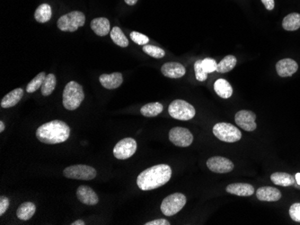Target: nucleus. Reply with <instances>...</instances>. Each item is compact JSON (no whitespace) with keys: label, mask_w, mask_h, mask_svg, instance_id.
Listing matches in <instances>:
<instances>
[{"label":"nucleus","mask_w":300,"mask_h":225,"mask_svg":"<svg viewBox=\"0 0 300 225\" xmlns=\"http://www.w3.org/2000/svg\"><path fill=\"white\" fill-rule=\"evenodd\" d=\"M171 177V167L168 164H158L143 171L138 176L137 184L144 191L156 190L166 184Z\"/></svg>","instance_id":"obj_1"},{"label":"nucleus","mask_w":300,"mask_h":225,"mask_svg":"<svg viewBox=\"0 0 300 225\" xmlns=\"http://www.w3.org/2000/svg\"><path fill=\"white\" fill-rule=\"evenodd\" d=\"M70 136V128L62 120H52L42 125L36 131V137L42 143L56 145L66 141Z\"/></svg>","instance_id":"obj_2"},{"label":"nucleus","mask_w":300,"mask_h":225,"mask_svg":"<svg viewBox=\"0 0 300 225\" xmlns=\"http://www.w3.org/2000/svg\"><path fill=\"white\" fill-rule=\"evenodd\" d=\"M84 93L83 87L75 81L66 84L62 94L63 106L68 111H75L84 101Z\"/></svg>","instance_id":"obj_3"},{"label":"nucleus","mask_w":300,"mask_h":225,"mask_svg":"<svg viewBox=\"0 0 300 225\" xmlns=\"http://www.w3.org/2000/svg\"><path fill=\"white\" fill-rule=\"evenodd\" d=\"M86 16L84 13L80 11H72L70 13L62 15L58 20V29L62 31H76L80 27L84 26Z\"/></svg>","instance_id":"obj_4"},{"label":"nucleus","mask_w":300,"mask_h":225,"mask_svg":"<svg viewBox=\"0 0 300 225\" xmlns=\"http://www.w3.org/2000/svg\"><path fill=\"white\" fill-rule=\"evenodd\" d=\"M213 134L216 138L226 143H236L242 137L241 131L236 126L230 123H216L213 128Z\"/></svg>","instance_id":"obj_5"},{"label":"nucleus","mask_w":300,"mask_h":225,"mask_svg":"<svg viewBox=\"0 0 300 225\" xmlns=\"http://www.w3.org/2000/svg\"><path fill=\"white\" fill-rule=\"evenodd\" d=\"M168 112L174 119L190 120L196 114L194 107L184 100H174L168 108Z\"/></svg>","instance_id":"obj_6"},{"label":"nucleus","mask_w":300,"mask_h":225,"mask_svg":"<svg viewBox=\"0 0 300 225\" xmlns=\"http://www.w3.org/2000/svg\"><path fill=\"white\" fill-rule=\"evenodd\" d=\"M186 197L182 193H174L164 199L161 211L166 217H172L180 212L186 206Z\"/></svg>","instance_id":"obj_7"},{"label":"nucleus","mask_w":300,"mask_h":225,"mask_svg":"<svg viewBox=\"0 0 300 225\" xmlns=\"http://www.w3.org/2000/svg\"><path fill=\"white\" fill-rule=\"evenodd\" d=\"M64 176L68 179L72 180H80V181H91L94 180L98 172L96 169L92 166L84 165V164H78V165H72L70 167H66L63 172Z\"/></svg>","instance_id":"obj_8"},{"label":"nucleus","mask_w":300,"mask_h":225,"mask_svg":"<svg viewBox=\"0 0 300 225\" xmlns=\"http://www.w3.org/2000/svg\"><path fill=\"white\" fill-rule=\"evenodd\" d=\"M136 151L137 142L132 137H127L117 143L114 148V155L116 159L126 160L130 158Z\"/></svg>","instance_id":"obj_9"},{"label":"nucleus","mask_w":300,"mask_h":225,"mask_svg":"<svg viewBox=\"0 0 300 225\" xmlns=\"http://www.w3.org/2000/svg\"><path fill=\"white\" fill-rule=\"evenodd\" d=\"M169 139L174 146L188 147L194 142V136L189 129L176 127L169 131Z\"/></svg>","instance_id":"obj_10"},{"label":"nucleus","mask_w":300,"mask_h":225,"mask_svg":"<svg viewBox=\"0 0 300 225\" xmlns=\"http://www.w3.org/2000/svg\"><path fill=\"white\" fill-rule=\"evenodd\" d=\"M236 123L238 124L240 128L246 131H254L257 128L256 125V115L251 111H240L234 116Z\"/></svg>","instance_id":"obj_11"},{"label":"nucleus","mask_w":300,"mask_h":225,"mask_svg":"<svg viewBox=\"0 0 300 225\" xmlns=\"http://www.w3.org/2000/svg\"><path fill=\"white\" fill-rule=\"evenodd\" d=\"M208 168L215 173H228L234 169V164L228 158L222 156H214L207 161Z\"/></svg>","instance_id":"obj_12"},{"label":"nucleus","mask_w":300,"mask_h":225,"mask_svg":"<svg viewBox=\"0 0 300 225\" xmlns=\"http://www.w3.org/2000/svg\"><path fill=\"white\" fill-rule=\"evenodd\" d=\"M161 72L168 78H181L186 75V69L184 66L177 62H168L161 67Z\"/></svg>","instance_id":"obj_13"},{"label":"nucleus","mask_w":300,"mask_h":225,"mask_svg":"<svg viewBox=\"0 0 300 225\" xmlns=\"http://www.w3.org/2000/svg\"><path fill=\"white\" fill-rule=\"evenodd\" d=\"M298 69V65L292 58H284L276 64V70L280 77H290Z\"/></svg>","instance_id":"obj_14"},{"label":"nucleus","mask_w":300,"mask_h":225,"mask_svg":"<svg viewBox=\"0 0 300 225\" xmlns=\"http://www.w3.org/2000/svg\"><path fill=\"white\" fill-rule=\"evenodd\" d=\"M76 197L81 203L88 206H96L99 202L98 195L88 186H80L78 188Z\"/></svg>","instance_id":"obj_15"},{"label":"nucleus","mask_w":300,"mask_h":225,"mask_svg":"<svg viewBox=\"0 0 300 225\" xmlns=\"http://www.w3.org/2000/svg\"><path fill=\"white\" fill-rule=\"evenodd\" d=\"M256 197L264 202H276L282 199V192L272 187H262L256 191Z\"/></svg>","instance_id":"obj_16"},{"label":"nucleus","mask_w":300,"mask_h":225,"mask_svg":"<svg viewBox=\"0 0 300 225\" xmlns=\"http://www.w3.org/2000/svg\"><path fill=\"white\" fill-rule=\"evenodd\" d=\"M99 81L104 88L114 90L120 86L124 82V77L119 72H115L112 74H102L100 75Z\"/></svg>","instance_id":"obj_17"},{"label":"nucleus","mask_w":300,"mask_h":225,"mask_svg":"<svg viewBox=\"0 0 300 225\" xmlns=\"http://www.w3.org/2000/svg\"><path fill=\"white\" fill-rule=\"evenodd\" d=\"M226 192L239 197H250L254 193V188L248 183H233L226 187Z\"/></svg>","instance_id":"obj_18"},{"label":"nucleus","mask_w":300,"mask_h":225,"mask_svg":"<svg viewBox=\"0 0 300 225\" xmlns=\"http://www.w3.org/2000/svg\"><path fill=\"white\" fill-rule=\"evenodd\" d=\"M94 32L100 37L106 36L110 32V25L109 20L106 17L94 18L90 23Z\"/></svg>","instance_id":"obj_19"},{"label":"nucleus","mask_w":300,"mask_h":225,"mask_svg":"<svg viewBox=\"0 0 300 225\" xmlns=\"http://www.w3.org/2000/svg\"><path fill=\"white\" fill-rule=\"evenodd\" d=\"M24 95L22 89L16 88L12 92L6 94V96L1 101V107L4 109H8L11 107L16 106L18 102L21 101Z\"/></svg>","instance_id":"obj_20"},{"label":"nucleus","mask_w":300,"mask_h":225,"mask_svg":"<svg viewBox=\"0 0 300 225\" xmlns=\"http://www.w3.org/2000/svg\"><path fill=\"white\" fill-rule=\"evenodd\" d=\"M270 180L275 185L290 187L296 183L294 177L286 172H274L270 175Z\"/></svg>","instance_id":"obj_21"},{"label":"nucleus","mask_w":300,"mask_h":225,"mask_svg":"<svg viewBox=\"0 0 300 225\" xmlns=\"http://www.w3.org/2000/svg\"><path fill=\"white\" fill-rule=\"evenodd\" d=\"M214 90L220 97L228 99L233 94V88L231 84L225 79H218L214 84Z\"/></svg>","instance_id":"obj_22"},{"label":"nucleus","mask_w":300,"mask_h":225,"mask_svg":"<svg viewBox=\"0 0 300 225\" xmlns=\"http://www.w3.org/2000/svg\"><path fill=\"white\" fill-rule=\"evenodd\" d=\"M36 205L32 202H26L22 203L18 209L16 216L18 218L22 221H28L30 220L34 215L36 214Z\"/></svg>","instance_id":"obj_23"},{"label":"nucleus","mask_w":300,"mask_h":225,"mask_svg":"<svg viewBox=\"0 0 300 225\" xmlns=\"http://www.w3.org/2000/svg\"><path fill=\"white\" fill-rule=\"evenodd\" d=\"M282 27L286 31H296L300 28V14L298 13H290L282 21Z\"/></svg>","instance_id":"obj_24"},{"label":"nucleus","mask_w":300,"mask_h":225,"mask_svg":"<svg viewBox=\"0 0 300 225\" xmlns=\"http://www.w3.org/2000/svg\"><path fill=\"white\" fill-rule=\"evenodd\" d=\"M52 15V11L50 5L48 4H42L36 9L34 18L36 21L40 23L49 22Z\"/></svg>","instance_id":"obj_25"},{"label":"nucleus","mask_w":300,"mask_h":225,"mask_svg":"<svg viewBox=\"0 0 300 225\" xmlns=\"http://www.w3.org/2000/svg\"><path fill=\"white\" fill-rule=\"evenodd\" d=\"M110 38L115 44L122 48H126L128 46V38L125 36L124 31L120 27L115 26L110 30Z\"/></svg>","instance_id":"obj_26"},{"label":"nucleus","mask_w":300,"mask_h":225,"mask_svg":"<svg viewBox=\"0 0 300 225\" xmlns=\"http://www.w3.org/2000/svg\"><path fill=\"white\" fill-rule=\"evenodd\" d=\"M236 57L232 55H228L226 57H224L220 64H218L216 67V72L221 73V74H225L230 71L232 70L236 65Z\"/></svg>","instance_id":"obj_27"},{"label":"nucleus","mask_w":300,"mask_h":225,"mask_svg":"<svg viewBox=\"0 0 300 225\" xmlns=\"http://www.w3.org/2000/svg\"><path fill=\"white\" fill-rule=\"evenodd\" d=\"M57 84V79L56 76L53 74H49L46 75L44 84L40 87V92L44 96H49L53 93L54 89L56 87Z\"/></svg>","instance_id":"obj_28"},{"label":"nucleus","mask_w":300,"mask_h":225,"mask_svg":"<svg viewBox=\"0 0 300 225\" xmlns=\"http://www.w3.org/2000/svg\"><path fill=\"white\" fill-rule=\"evenodd\" d=\"M164 107L159 102H151L142 107L140 112L145 117H156L163 111Z\"/></svg>","instance_id":"obj_29"},{"label":"nucleus","mask_w":300,"mask_h":225,"mask_svg":"<svg viewBox=\"0 0 300 225\" xmlns=\"http://www.w3.org/2000/svg\"><path fill=\"white\" fill-rule=\"evenodd\" d=\"M46 74L44 72H42L40 74L36 75L34 79L32 80L29 84H27L26 91L28 93H34L38 89L42 87L44 84Z\"/></svg>","instance_id":"obj_30"},{"label":"nucleus","mask_w":300,"mask_h":225,"mask_svg":"<svg viewBox=\"0 0 300 225\" xmlns=\"http://www.w3.org/2000/svg\"><path fill=\"white\" fill-rule=\"evenodd\" d=\"M143 51L148 54L150 57H154V58H162L164 57L166 52L164 49L153 46V45L146 44L143 46Z\"/></svg>","instance_id":"obj_31"},{"label":"nucleus","mask_w":300,"mask_h":225,"mask_svg":"<svg viewBox=\"0 0 300 225\" xmlns=\"http://www.w3.org/2000/svg\"><path fill=\"white\" fill-rule=\"evenodd\" d=\"M194 70L196 79L200 81V82H203V81L207 80L208 73L203 68L202 60H197V61L195 62Z\"/></svg>","instance_id":"obj_32"},{"label":"nucleus","mask_w":300,"mask_h":225,"mask_svg":"<svg viewBox=\"0 0 300 225\" xmlns=\"http://www.w3.org/2000/svg\"><path fill=\"white\" fill-rule=\"evenodd\" d=\"M130 39L137 43L138 45H146L150 42V39L148 37L144 34H142L140 32H138V31H132L130 32Z\"/></svg>","instance_id":"obj_33"},{"label":"nucleus","mask_w":300,"mask_h":225,"mask_svg":"<svg viewBox=\"0 0 300 225\" xmlns=\"http://www.w3.org/2000/svg\"><path fill=\"white\" fill-rule=\"evenodd\" d=\"M202 64L204 70L206 71L207 73H213V72L216 71L218 64L212 58H208H208H204L203 60H202Z\"/></svg>","instance_id":"obj_34"},{"label":"nucleus","mask_w":300,"mask_h":225,"mask_svg":"<svg viewBox=\"0 0 300 225\" xmlns=\"http://www.w3.org/2000/svg\"><path fill=\"white\" fill-rule=\"evenodd\" d=\"M290 217L293 221L300 223V203H295L290 208Z\"/></svg>","instance_id":"obj_35"},{"label":"nucleus","mask_w":300,"mask_h":225,"mask_svg":"<svg viewBox=\"0 0 300 225\" xmlns=\"http://www.w3.org/2000/svg\"><path fill=\"white\" fill-rule=\"evenodd\" d=\"M10 201L6 197L1 196L0 198V216H3L6 210L8 209Z\"/></svg>","instance_id":"obj_36"},{"label":"nucleus","mask_w":300,"mask_h":225,"mask_svg":"<svg viewBox=\"0 0 300 225\" xmlns=\"http://www.w3.org/2000/svg\"><path fill=\"white\" fill-rule=\"evenodd\" d=\"M146 225H170V223L166 219H158L145 224Z\"/></svg>","instance_id":"obj_37"},{"label":"nucleus","mask_w":300,"mask_h":225,"mask_svg":"<svg viewBox=\"0 0 300 225\" xmlns=\"http://www.w3.org/2000/svg\"><path fill=\"white\" fill-rule=\"evenodd\" d=\"M262 4H264L265 8L267 10H272L275 6V2L274 0H262Z\"/></svg>","instance_id":"obj_38"},{"label":"nucleus","mask_w":300,"mask_h":225,"mask_svg":"<svg viewBox=\"0 0 300 225\" xmlns=\"http://www.w3.org/2000/svg\"><path fill=\"white\" fill-rule=\"evenodd\" d=\"M124 1H125V3L128 4V5H134V4H137V2L138 0H124Z\"/></svg>","instance_id":"obj_39"},{"label":"nucleus","mask_w":300,"mask_h":225,"mask_svg":"<svg viewBox=\"0 0 300 225\" xmlns=\"http://www.w3.org/2000/svg\"><path fill=\"white\" fill-rule=\"evenodd\" d=\"M71 225H86V224H84V222L82 221V220H78V221H75V222H74V223H72V224H71Z\"/></svg>","instance_id":"obj_40"},{"label":"nucleus","mask_w":300,"mask_h":225,"mask_svg":"<svg viewBox=\"0 0 300 225\" xmlns=\"http://www.w3.org/2000/svg\"><path fill=\"white\" fill-rule=\"evenodd\" d=\"M4 130V124L3 121H0V132L2 133Z\"/></svg>","instance_id":"obj_41"},{"label":"nucleus","mask_w":300,"mask_h":225,"mask_svg":"<svg viewBox=\"0 0 300 225\" xmlns=\"http://www.w3.org/2000/svg\"><path fill=\"white\" fill-rule=\"evenodd\" d=\"M296 181L298 182V185H300V173H296Z\"/></svg>","instance_id":"obj_42"}]
</instances>
